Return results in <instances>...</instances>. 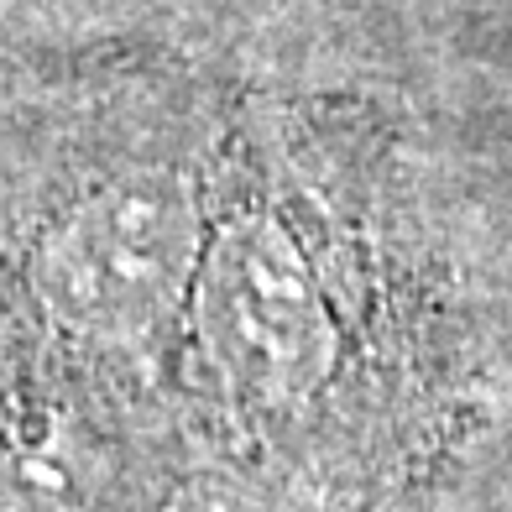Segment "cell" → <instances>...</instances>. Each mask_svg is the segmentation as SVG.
<instances>
[{"label":"cell","instance_id":"cell-1","mask_svg":"<svg viewBox=\"0 0 512 512\" xmlns=\"http://www.w3.org/2000/svg\"><path fill=\"white\" fill-rule=\"evenodd\" d=\"M204 230L199 168L142 126L42 204L16 256L21 304L68 361L152 377L183 340Z\"/></svg>","mask_w":512,"mask_h":512},{"label":"cell","instance_id":"cell-2","mask_svg":"<svg viewBox=\"0 0 512 512\" xmlns=\"http://www.w3.org/2000/svg\"><path fill=\"white\" fill-rule=\"evenodd\" d=\"M178 351L209 398L251 424L298 418L340 377L351 351L340 277L277 194L209 199Z\"/></svg>","mask_w":512,"mask_h":512},{"label":"cell","instance_id":"cell-3","mask_svg":"<svg viewBox=\"0 0 512 512\" xmlns=\"http://www.w3.org/2000/svg\"><path fill=\"white\" fill-rule=\"evenodd\" d=\"M105 439L84 413L42 408L0 434V512H100Z\"/></svg>","mask_w":512,"mask_h":512}]
</instances>
